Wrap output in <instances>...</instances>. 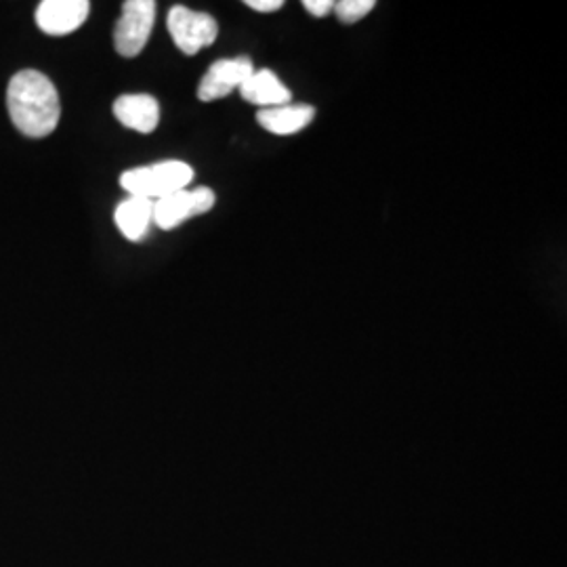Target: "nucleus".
I'll list each match as a JSON object with an SVG mask.
<instances>
[{
	"label": "nucleus",
	"instance_id": "f257e3e1",
	"mask_svg": "<svg viewBox=\"0 0 567 567\" xmlns=\"http://www.w3.org/2000/svg\"><path fill=\"white\" fill-rule=\"evenodd\" d=\"M7 107L11 122L21 135L42 140L60 124L61 103L55 84L41 72H18L7 89Z\"/></svg>",
	"mask_w": 567,
	"mask_h": 567
},
{
	"label": "nucleus",
	"instance_id": "f03ea898",
	"mask_svg": "<svg viewBox=\"0 0 567 567\" xmlns=\"http://www.w3.org/2000/svg\"><path fill=\"white\" fill-rule=\"evenodd\" d=\"M192 179H194V168L189 164L182 161H166V163L140 166L122 173L121 185L131 196H140L156 203L164 196L187 189Z\"/></svg>",
	"mask_w": 567,
	"mask_h": 567
},
{
	"label": "nucleus",
	"instance_id": "7ed1b4c3",
	"mask_svg": "<svg viewBox=\"0 0 567 567\" xmlns=\"http://www.w3.org/2000/svg\"><path fill=\"white\" fill-rule=\"evenodd\" d=\"M156 21L154 0H126L114 28V47L122 58H137L150 41Z\"/></svg>",
	"mask_w": 567,
	"mask_h": 567
},
{
	"label": "nucleus",
	"instance_id": "20e7f679",
	"mask_svg": "<svg viewBox=\"0 0 567 567\" xmlns=\"http://www.w3.org/2000/svg\"><path fill=\"white\" fill-rule=\"evenodd\" d=\"M166 25L173 42L185 55L200 53L203 49L217 41V34H219V23L213 16L192 11L183 4H177L168 11Z\"/></svg>",
	"mask_w": 567,
	"mask_h": 567
},
{
	"label": "nucleus",
	"instance_id": "39448f33",
	"mask_svg": "<svg viewBox=\"0 0 567 567\" xmlns=\"http://www.w3.org/2000/svg\"><path fill=\"white\" fill-rule=\"evenodd\" d=\"M215 192L208 187L182 189L154 203V224L161 229H175L187 219L206 215L215 206Z\"/></svg>",
	"mask_w": 567,
	"mask_h": 567
},
{
	"label": "nucleus",
	"instance_id": "423d86ee",
	"mask_svg": "<svg viewBox=\"0 0 567 567\" xmlns=\"http://www.w3.org/2000/svg\"><path fill=\"white\" fill-rule=\"evenodd\" d=\"M255 72V65L248 58H231V60L215 61L200 81L198 100L200 102H217L231 95L240 89L246 79Z\"/></svg>",
	"mask_w": 567,
	"mask_h": 567
},
{
	"label": "nucleus",
	"instance_id": "0eeeda50",
	"mask_svg": "<svg viewBox=\"0 0 567 567\" xmlns=\"http://www.w3.org/2000/svg\"><path fill=\"white\" fill-rule=\"evenodd\" d=\"M89 11L86 0H44L37 9V23L44 34L65 37L81 28Z\"/></svg>",
	"mask_w": 567,
	"mask_h": 567
},
{
	"label": "nucleus",
	"instance_id": "6e6552de",
	"mask_svg": "<svg viewBox=\"0 0 567 567\" xmlns=\"http://www.w3.org/2000/svg\"><path fill=\"white\" fill-rule=\"evenodd\" d=\"M114 116L122 126L137 133H154L161 122V105L152 95H122L114 102Z\"/></svg>",
	"mask_w": 567,
	"mask_h": 567
},
{
	"label": "nucleus",
	"instance_id": "1a4fd4ad",
	"mask_svg": "<svg viewBox=\"0 0 567 567\" xmlns=\"http://www.w3.org/2000/svg\"><path fill=\"white\" fill-rule=\"evenodd\" d=\"M240 95L246 102L264 110L288 105L292 97L290 89L271 70H255L240 86Z\"/></svg>",
	"mask_w": 567,
	"mask_h": 567
},
{
	"label": "nucleus",
	"instance_id": "9d476101",
	"mask_svg": "<svg viewBox=\"0 0 567 567\" xmlns=\"http://www.w3.org/2000/svg\"><path fill=\"white\" fill-rule=\"evenodd\" d=\"M316 118V107L311 105H278V107H269L261 110L257 114V122L264 126L267 133L274 135H295L301 133Z\"/></svg>",
	"mask_w": 567,
	"mask_h": 567
},
{
	"label": "nucleus",
	"instance_id": "9b49d317",
	"mask_svg": "<svg viewBox=\"0 0 567 567\" xmlns=\"http://www.w3.org/2000/svg\"><path fill=\"white\" fill-rule=\"evenodd\" d=\"M114 221L126 240L140 243L150 231V225L154 224V203L140 196H128L116 206Z\"/></svg>",
	"mask_w": 567,
	"mask_h": 567
},
{
	"label": "nucleus",
	"instance_id": "f8f14e48",
	"mask_svg": "<svg viewBox=\"0 0 567 567\" xmlns=\"http://www.w3.org/2000/svg\"><path fill=\"white\" fill-rule=\"evenodd\" d=\"M374 0H341V2H334V13L337 18L344 25H351V23H358L360 20H364L365 16L374 9Z\"/></svg>",
	"mask_w": 567,
	"mask_h": 567
},
{
	"label": "nucleus",
	"instance_id": "ddd939ff",
	"mask_svg": "<svg viewBox=\"0 0 567 567\" xmlns=\"http://www.w3.org/2000/svg\"><path fill=\"white\" fill-rule=\"evenodd\" d=\"M305 11L311 13L313 18H326L332 9H334V2L332 0H305Z\"/></svg>",
	"mask_w": 567,
	"mask_h": 567
},
{
	"label": "nucleus",
	"instance_id": "4468645a",
	"mask_svg": "<svg viewBox=\"0 0 567 567\" xmlns=\"http://www.w3.org/2000/svg\"><path fill=\"white\" fill-rule=\"evenodd\" d=\"M246 7H250L252 11L259 13H274L280 11L284 7L282 0H246Z\"/></svg>",
	"mask_w": 567,
	"mask_h": 567
}]
</instances>
